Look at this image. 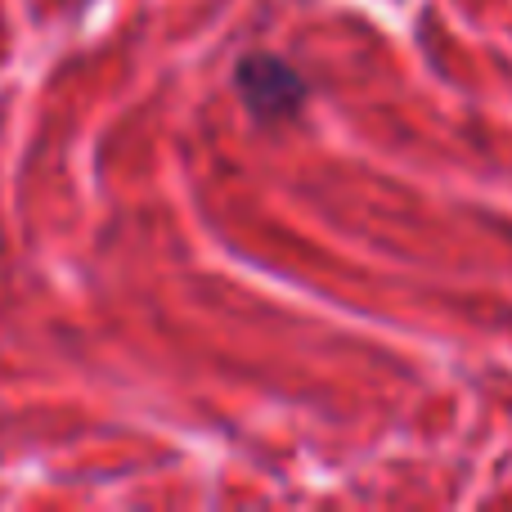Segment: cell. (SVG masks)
Masks as SVG:
<instances>
[{"label": "cell", "mask_w": 512, "mask_h": 512, "mask_svg": "<svg viewBox=\"0 0 512 512\" xmlns=\"http://www.w3.org/2000/svg\"><path fill=\"white\" fill-rule=\"evenodd\" d=\"M234 77H239L243 104H248L261 122L292 117L306 104V81H301V72L288 68L283 59H274V54H248Z\"/></svg>", "instance_id": "6da1fadb"}]
</instances>
